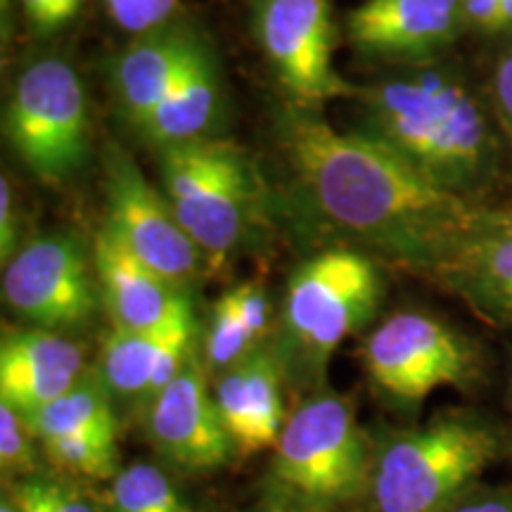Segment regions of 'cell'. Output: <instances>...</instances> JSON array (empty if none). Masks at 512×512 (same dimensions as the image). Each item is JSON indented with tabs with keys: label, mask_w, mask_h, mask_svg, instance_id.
<instances>
[{
	"label": "cell",
	"mask_w": 512,
	"mask_h": 512,
	"mask_svg": "<svg viewBox=\"0 0 512 512\" xmlns=\"http://www.w3.org/2000/svg\"><path fill=\"white\" fill-rule=\"evenodd\" d=\"M275 131L320 219L396 266L430 278L475 219L470 197L432 183L368 133L339 131L316 107H280Z\"/></svg>",
	"instance_id": "cell-1"
},
{
	"label": "cell",
	"mask_w": 512,
	"mask_h": 512,
	"mask_svg": "<svg viewBox=\"0 0 512 512\" xmlns=\"http://www.w3.org/2000/svg\"><path fill=\"white\" fill-rule=\"evenodd\" d=\"M363 133L380 140L441 188L470 197L494 174L501 143L482 102L444 69L358 86Z\"/></svg>",
	"instance_id": "cell-2"
},
{
	"label": "cell",
	"mask_w": 512,
	"mask_h": 512,
	"mask_svg": "<svg viewBox=\"0 0 512 512\" xmlns=\"http://www.w3.org/2000/svg\"><path fill=\"white\" fill-rule=\"evenodd\" d=\"M510 439L477 413L446 411L380 448L370 491L377 512H448L508 456Z\"/></svg>",
	"instance_id": "cell-3"
},
{
	"label": "cell",
	"mask_w": 512,
	"mask_h": 512,
	"mask_svg": "<svg viewBox=\"0 0 512 512\" xmlns=\"http://www.w3.org/2000/svg\"><path fill=\"white\" fill-rule=\"evenodd\" d=\"M384 280L368 254L325 249L287 283L275 351L287 377L318 384L344 339L375 318Z\"/></svg>",
	"instance_id": "cell-4"
},
{
	"label": "cell",
	"mask_w": 512,
	"mask_h": 512,
	"mask_svg": "<svg viewBox=\"0 0 512 512\" xmlns=\"http://www.w3.org/2000/svg\"><path fill=\"white\" fill-rule=\"evenodd\" d=\"M162 190L185 233L219 266L245 242L259 204V176L238 145L223 138L157 150Z\"/></svg>",
	"instance_id": "cell-5"
},
{
	"label": "cell",
	"mask_w": 512,
	"mask_h": 512,
	"mask_svg": "<svg viewBox=\"0 0 512 512\" xmlns=\"http://www.w3.org/2000/svg\"><path fill=\"white\" fill-rule=\"evenodd\" d=\"M273 451V479L285 501L337 510L370 486L366 434L339 394L311 396L287 415Z\"/></svg>",
	"instance_id": "cell-6"
},
{
	"label": "cell",
	"mask_w": 512,
	"mask_h": 512,
	"mask_svg": "<svg viewBox=\"0 0 512 512\" xmlns=\"http://www.w3.org/2000/svg\"><path fill=\"white\" fill-rule=\"evenodd\" d=\"M5 136L31 174L64 183L91 157V114L76 69L60 57L31 62L5 107Z\"/></svg>",
	"instance_id": "cell-7"
},
{
	"label": "cell",
	"mask_w": 512,
	"mask_h": 512,
	"mask_svg": "<svg viewBox=\"0 0 512 512\" xmlns=\"http://www.w3.org/2000/svg\"><path fill=\"white\" fill-rule=\"evenodd\" d=\"M370 382L403 406H418L446 387L465 389L482 370L477 344L425 311H399L361 344Z\"/></svg>",
	"instance_id": "cell-8"
},
{
	"label": "cell",
	"mask_w": 512,
	"mask_h": 512,
	"mask_svg": "<svg viewBox=\"0 0 512 512\" xmlns=\"http://www.w3.org/2000/svg\"><path fill=\"white\" fill-rule=\"evenodd\" d=\"M93 254L67 233L29 240L3 266V299L31 328L81 330L98 311Z\"/></svg>",
	"instance_id": "cell-9"
},
{
	"label": "cell",
	"mask_w": 512,
	"mask_h": 512,
	"mask_svg": "<svg viewBox=\"0 0 512 512\" xmlns=\"http://www.w3.org/2000/svg\"><path fill=\"white\" fill-rule=\"evenodd\" d=\"M105 226L133 256L166 280L188 290L202 278L209 261L192 242L178 216L140 171L128 152L110 145L105 152Z\"/></svg>",
	"instance_id": "cell-10"
},
{
	"label": "cell",
	"mask_w": 512,
	"mask_h": 512,
	"mask_svg": "<svg viewBox=\"0 0 512 512\" xmlns=\"http://www.w3.org/2000/svg\"><path fill=\"white\" fill-rule=\"evenodd\" d=\"M252 29L268 67L294 102L320 107L356 98L358 86L335 69L330 0H252Z\"/></svg>",
	"instance_id": "cell-11"
},
{
	"label": "cell",
	"mask_w": 512,
	"mask_h": 512,
	"mask_svg": "<svg viewBox=\"0 0 512 512\" xmlns=\"http://www.w3.org/2000/svg\"><path fill=\"white\" fill-rule=\"evenodd\" d=\"M24 420L62 475L105 482L119 472V422L98 370H88L74 389Z\"/></svg>",
	"instance_id": "cell-12"
},
{
	"label": "cell",
	"mask_w": 512,
	"mask_h": 512,
	"mask_svg": "<svg viewBox=\"0 0 512 512\" xmlns=\"http://www.w3.org/2000/svg\"><path fill=\"white\" fill-rule=\"evenodd\" d=\"M145 430L159 456L183 470H214L235 453L200 356L147 403Z\"/></svg>",
	"instance_id": "cell-13"
},
{
	"label": "cell",
	"mask_w": 512,
	"mask_h": 512,
	"mask_svg": "<svg viewBox=\"0 0 512 512\" xmlns=\"http://www.w3.org/2000/svg\"><path fill=\"white\" fill-rule=\"evenodd\" d=\"M197 339L200 328L188 297L155 328H112L102 344L98 375L112 399L147 406L197 356Z\"/></svg>",
	"instance_id": "cell-14"
},
{
	"label": "cell",
	"mask_w": 512,
	"mask_h": 512,
	"mask_svg": "<svg viewBox=\"0 0 512 512\" xmlns=\"http://www.w3.org/2000/svg\"><path fill=\"white\" fill-rule=\"evenodd\" d=\"M430 280L482 318L512 330V207H479Z\"/></svg>",
	"instance_id": "cell-15"
},
{
	"label": "cell",
	"mask_w": 512,
	"mask_h": 512,
	"mask_svg": "<svg viewBox=\"0 0 512 512\" xmlns=\"http://www.w3.org/2000/svg\"><path fill=\"white\" fill-rule=\"evenodd\" d=\"M465 29L460 0H363L347 17L349 43L387 62H425Z\"/></svg>",
	"instance_id": "cell-16"
},
{
	"label": "cell",
	"mask_w": 512,
	"mask_h": 512,
	"mask_svg": "<svg viewBox=\"0 0 512 512\" xmlns=\"http://www.w3.org/2000/svg\"><path fill=\"white\" fill-rule=\"evenodd\" d=\"M287 373L275 344H266L238 366L214 377V401L235 453H254L275 448L283 432Z\"/></svg>",
	"instance_id": "cell-17"
},
{
	"label": "cell",
	"mask_w": 512,
	"mask_h": 512,
	"mask_svg": "<svg viewBox=\"0 0 512 512\" xmlns=\"http://www.w3.org/2000/svg\"><path fill=\"white\" fill-rule=\"evenodd\" d=\"M88 375L72 337L43 328L10 330L0 342V401L24 418L60 399Z\"/></svg>",
	"instance_id": "cell-18"
},
{
	"label": "cell",
	"mask_w": 512,
	"mask_h": 512,
	"mask_svg": "<svg viewBox=\"0 0 512 512\" xmlns=\"http://www.w3.org/2000/svg\"><path fill=\"white\" fill-rule=\"evenodd\" d=\"M202 38L176 19L164 29L133 36V41L114 57L110 69L114 102L136 131L155 114Z\"/></svg>",
	"instance_id": "cell-19"
},
{
	"label": "cell",
	"mask_w": 512,
	"mask_h": 512,
	"mask_svg": "<svg viewBox=\"0 0 512 512\" xmlns=\"http://www.w3.org/2000/svg\"><path fill=\"white\" fill-rule=\"evenodd\" d=\"M93 261L100 297L114 330L155 328L190 297L188 290L128 252L105 226L95 233Z\"/></svg>",
	"instance_id": "cell-20"
},
{
	"label": "cell",
	"mask_w": 512,
	"mask_h": 512,
	"mask_svg": "<svg viewBox=\"0 0 512 512\" xmlns=\"http://www.w3.org/2000/svg\"><path fill=\"white\" fill-rule=\"evenodd\" d=\"M223 114L226 91L219 55L207 38H202L171 91L164 95L155 114L138 133L157 150L178 143H195L216 138Z\"/></svg>",
	"instance_id": "cell-21"
},
{
	"label": "cell",
	"mask_w": 512,
	"mask_h": 512,
	"mask_svg": "<svg viewBox=\"0 0 512 512\" xmlns=\"http://www.w3.org/2000/svg\"><path fill=\"white\" fill-rule=\"evenodd\" d=\"M271 337V306L264 287L245 283L216 299L202 337V363L211 377L238 366Z\"/></svg>",
	"instance_id": "cell-22"
},
{
	"label": "cell",
	"mask_w": 512,
	"mask_h": 512,
	"mask_svg": "<svg viewBox=\"0 0 512 512\" xmlns=\"http://www.w3.org/2000/svg\"><path fill=\"white\" fill-rule=\"evenodd\" d=\"M105 505L107 512H188L169 475L150 463L119 467Z\"/></svg>",
	"instance_id": "cell-23"
},
{
	"label": "cell",
	"mask_w": 512,
	"mask_h": 512,
	"mask_svg": "<svg viewBox=\"0 0 512 512\" xmlns=\"http://www.w3.org/2000/svg\"><path fill=\"white\" fill-rule=\"evenodd\" d=\"M8 494L19 512H107V505L93 501L81 486L53 477H27L12 484Z\"/></svg>",
	"instance_id": "cell-24"
},
{
	"label": "cell",
	"mask_w": 512,
	"mask_h": 512,
	"mask_svg": "<svg viewBox=\"0 0 512 512\" xmlns=\"http://www.w3.org/2000/svg\"><path fill=\"white\" fill-rule=\"evenodd\" d=\"M36 437L22 413L0 401V467L5 477H34L38 470Z\"/></svg>",
	"instance_id": "cell-25"
},
{
	"label": "cell",
	"mask_w": 512,
	"mask_h": 512,
	"mask_svg": "<svg viewBox=\"0 0 512 512\" xmlns=\"http://www.w3.org/2000/svg\"><path fill=\"white\" fill-rule=\"evenodd\" d=\"M107 15L126 34L140 36L176 22L178 0H102Z\"/></svg>",
	"instance_id": "cell-26"
},
{
	"label": "cell",
	"mask_w": 512,
	"mask_h": 512,
	"mask_svg": "<svg viewBox=\"0 0 512 512\" xmlns=\"http://www.w3.org/2000/svg\"><path fill=\"white\" fill-rule=\"evenodd\" d=\"M27 22L41 34H50L72 22L83 0H19Z\"/></svg>",
	"instance_id": "cell-27"
},
{
	"label": "cell",
	"mask_w": 512,
	"mask_h": 512,
	"mask_svg": "<svg viewBox=\"0 0 512 512\" xmlns=\"http://www.w3.org/2000/svg\"><path fill=\"white\" fill-rule=\"evenodd\" d=\"M491 100H494L498 124H501L505 138H508L512 145V46L501 55V60H498L494 69Z\"/></svg>",
	"instance_id": "cell-28"
},
{
	"label": "cell",
	"mask_w": 512,
	"mask_h": 512,
	"mask_svg": "<svg viewBox=\"0 0 512 512\" xmlns=\"http://www.w3.org/2000/svg\"><path fill=\"white\" fill-rule=\"evenodd\" d=\"M448 512H512V484L482 486L477 484Z\"/></svg>",
	"instance_id": "cell-29"
},
{
	"label": "cell",
	"mask_w": 512,
	"mask_h": 512,
	"mask_svg": "<svg viewBox=\"0 0 512 512\" xmlns=\"http://www.w3.org/2000/svg\"><path fill=\"white\" fill-rule=\"evenodd\" d=\"M17 207H15V190L8 178L0 181V259L3 266L17 252Z\"/></svg>",
	"instance_id": "cell-30"
},
{
	"label": "cell",
	"mask_w": 512,
	"mask_h": 512,
	"mask_svg": "<svg viewBox=\"0 0 512 512\" xmlns=\"http://www.w3.org/2000/svg\"><path fill=\"white\" fill-rule=\"evenodd\" d=\"M498 5H501V0H460L465 27L477 31H498Z\"/></svg>",
	"instance_id": "cell-31"
},
{
	"label": "cell",
	"mask_w": 512,
	"mask_h": 512,
	"mask_svg": "<svg viewBox=\"0 0 512 512\" xmlns=\"http://www.w3.org/2000/svg\"><path fill=\"white\" fill-rule=\"evenodd\" d=\"M261 512H337V510H328V508H309V505H299V503H292V501H278L273 503L271 508L261 510Z\"/></svg>",
	"instance_id": "cell-32"
},
{
	"label": "cell",
	"mask_w": 512,
	"mask_h": 512,
	"mask_svg": "<svg viewBox=\"0 0 512 512\" xmlns=\"http://www.w3.org/2000/svg\"><path fill=\"white\" fill-rule=\"evenodd\" d=\"M498 31H512V0H501L498 5Z\"/></svg>",
	"instance_id": "cell-33"
},
{
	"label": "cell",
	"mask_w": 512,
	"mask_h": 512,
	"mask_svg": "<svg viewBox=\"0 0 512 512\" xmlns=\"http://www.w3.org/2000/svg\"><path fill=\"white\" fill-rule=\"evenodd\" d=\"M0 512H19L17 503L12 501V496L8 494V491H5V494H3V501H0Z\"/></svg>",
	"instance_id": "cell-34"
},
{
	"label": "cell",
	"mask_w": 512,
	"mask_h": 512,
	"mask_svg": "<svg viewBox=\"0 0 512 512\" xmlns=\"http://www.w3.org/2000/svg\"><path fill=\"white\" fill-rule=\"evenodd\" d=\"M510 394H512V370H510Z\"/></svg>",
	"instance_id": "cell-35"
}]
</instances>
